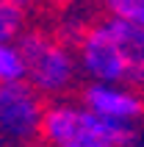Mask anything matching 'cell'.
Here are the masks:
<instances>
[{"label": "cell", "mask_w": 144, "mask_h": 147, "mask_svg": "<svg viewBox=\"0 0 144 147\" xmlns=\"http://www.w3.org/2000/svg\"><path fill=\"white\" fill-rule=\"evenodd\" d=\"M75 58L89 81H114L144 89V25L116 17L89 22L75 45Z\"/></svg>", "instance_id": "1"}, {"label": "cell", "mask_w": 144, "mask_h": 147, "mask_svg": "<svg viewBox=\"0 0 144 147\" xmlns=\"http://www.w3.org/2000/svg\"><path fill=\"white\" fill-rule=\"evenodd\" d=\"M136 139V125L105 119L64 97H56L42 114V142L47 147H133Z\"/></svg>", "instance_id": "2"}, {"label": "cell", "mask_w": 144, "mask_h": 147, "mask_svg": "<svg viewBox=\"0 0 144 147\" xmlns=\"http://www.w3.org/2000/svg\"><path fill=\"white\" fill-rule=\"evenodd\" d=\"M17 47L22 53L25 81L42 97H64L78 83V58L75 50L47 31H22L17 36Z\"/></svg>", "instance_id": "3"}, {"label": "cell", "mask_w": 144, "mask_h": 147, "mask_svg": "<svg viewBox=\"0 0 144 147\" xmlns=\"http://www.w3.org/2000/svg\"><path fill=\"white\" fill-rule=\"evenodd\" d=\"M44 97L31 83H0V147H33L42 139Z\"/></svg>", "instance_id": "4"}, {"label": "cell", "mask_w": 144, "mask_h": 147, "mask_svg": "<svg viewBox=\"0 0 144 147\" xmlns=\"http://www.w3.org/2000/svg\"><path fill=\"white\" fill-rule=\"evenodd\" d=\"M80 103L94 114L114 119V122L136 125L144 119V94L139 86L114 81H89L83 86Z\"/></svg>", "instance_id": "5"}, {"label": "cell", "mask_w": 144, "mask_h": 147, "mask_svg": "<svg viewBox=\"0 0 144 147\" xmlns=\"http://www.w3.org/2000/svg\"><path fill=\"white\" fill-rule=\"evenodd\" d=\"M86 28H89V20L80 14V11H75V6H67V8H64V14L58 17L56 36H58L61 42H67L69 47H75Z\"/></svg>", "instance_id": "6"}, {"label": "cell", "mask_w": 144, "mask_h": 147, "mask_svg": "<svg viewBox=\"0 0 144 147\" xmlns=\"http://www.w3.org/2000/svg\"><path fill=\"white\" fill-rule=\"evenodd\" d=\"M20 78H25V64H22V53L17 47V39L0 42V83L20 81Z\"/></svg>", "instance_id": "7"}, {"label": "cell", "mask_w": 144, "mask_h": 147, "mask_svg": "<svg viewBox=\"0 0 144 147\" xmlns=\"http://www.w3.org/2000/svg\"><path fill=\"white\" fill-rule=\"evenodd\" d=\"M25 31V11L8 0H0V42H11Z\"/></svg>", "instance_id": "8"}, {"label": "cell", "mask_w": 144, "mask_h": 147, "mask_svg": "<svg viewBox=\"0 0 144 147\" xmlns=\"http://www.w3.org/2000/svg\"><path fill=\"white\" fill-rule=\"evenodd\" d=\"M108 17L144 25V0H100Z\"/></svg>", "instance_id": "9"}, {"label": "cell", "mask_w": 144, "mask_h": 147, "mask_svg": "<svg viewBox=\"0 0 144 147\" xmlns=\"http://www.w3.org/2000/svg\"><path fill=\"white\" fill-rule=\"evenodd\" d=\"M47 3H53V6H58V8H67V6H80V3H86V0H47Z\"/></svg>", "instance_id": "10"}, {"label": "cell", "mask_w": 144, "mask_h": 147, "mask_svg": "<svg viewBox=\"0 0 144 147\" xmlns=\"http://www.w3.org/2000/svg\"><path fill=\"white\" fill-rule=\"evenodd\" d=\"M8 3H14L17 8H22V11H28V8H33L39 0H8Z\"/></svg>", "instance_id": "11"}]
</instances>
